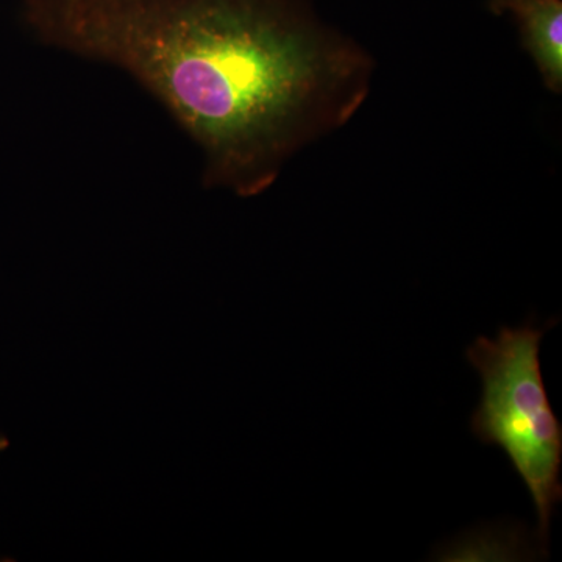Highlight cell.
I'll return each instance as SVG.
<instances>
[{
  "mask_svg": "<svg viewBox=\"0 0 562 562\" xmlns=\"http://www.w3.org/2000/svg\"><path fill=\"white\" fill-rule=\"evenodd\" d=\"M65 27L79 49L149 85L244 195L344 127L371 92V55L284 0L90 3Z\"/></svg>",
  "mask_w": 562,
  "mask_h": 562,
  "instance_id": "cell-1",
  "label": "cell"
},
{
  "mask_svg": "<svg viewBox=\"0 0 562 562\" xmlns=\"http://www.w3.org/2000/svg\"><path fill=\"white\" fill-rule=\"evenodd\" d=\"M541 328L527 321L502 327L497 338L479 336L465 350L482 379V398L471 417L472 435L502 449L527 484L538 513V546L547 554L554 509L562 501V425L554 414L541 369Z\"/></svg>",
  "mask_w": 562,
  "mask_h": 562,
  "instance_id": "cell-2",
  "label": "cell"
},
{
  "mask_svg": "<svg viewBox=\"0 0 562 562\" xmlns=\"http://www.w3.org/2000/svg\"><path fill=\"white\" fill-rule=\"evenodd\" d=\"M525 49L550 91H562V0H508ZM503 10V11H505Z\"/></svg>",
  "mask_w": 562,
  "mask_h": 562,
  "instance_id": "cell-3",
  "label": "cell"
},
{
  "mask_svg": "<svg viewBox=\"0 0 562 562\" xmlns=\"http://www.w3.org/2000/svg\"><path fill=\"white\" fill-rule=\"evenodd\" d=\"M508 2V0H490L492 10L495 11H503L505 10V3Z\"/></svg>",
  "mask_w": 562,
  "mask_h": 562,
  "instance_id": "cell-4",
  "label": "cell"
},
{
  "mask_svg": "<svg viewBox=\"0 0 562 562\" xmlns=\"http://www.w3.org/2000/svg\"><path fill=\"white\" fill-rule=\"evenodd\" d=\"M5 447H7V439L2 438V436H0V450L5 449Z\"/></svg>",
  "mask_w": 562,
  "mask_h": 562,
  "instance_id": "cell-5",
  "label": "cell"
}]
</instances>
